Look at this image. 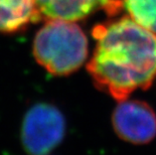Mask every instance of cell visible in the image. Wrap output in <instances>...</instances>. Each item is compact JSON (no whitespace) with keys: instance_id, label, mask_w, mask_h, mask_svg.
Segmentation results:
<instances>
[{"instance_id":"obj_5","label":"cell","mask_w":156,"mask_h":155,"mask_svg":"<svg viewBox=\"0 0 156 155\" xmlns=\"http://www.w3.org/2000/svg\"><path fill=\"white\" fill-rule=\"evenodd\" d=\"M41 17L46 20L73 21L87 17L96 9H104L106 0H36Z\"/></svg>"},{"instance_id":"obj_8","label":"cell","mask_w":156,"mask_h":155,"mask_svg":"<svg viewBox=\"0 0 156 155\" xmlns=\"http://www.w3.org/2000/svg\"><path fill=\"white\" fill-rule=\"evenodd\" d=\"M123 3L124 0H106L104 10L111 16L116 15L123 7Z\"/></svg>"},{"instance_id":"obj_1","label":"cell","mask_w":156,"mask_h":155,"mask_svg":"<svg viewBox=\"0 0 156 155\" xmlns=\"http://www.w3.org/2000/svg\"><path fill=\"white\" fill-rule=\"evenodd\" d=\"M97 44L87 70L96 87L120 102L156 79V33L124 16L93 28Z\"/></svg>"},{"instance_id":"obj_7","label":"cell","mask_w":156,"mask_h":155,"mask_svg":"<svg viewBox=\"0 0 156 155\" xmlns=\"http://www.w3.org/2000/svg\"><path fill=\"white\" fill-rule=\"evenodd\" d=\"M123 6L136 23L156 33V0H124Z\"/></svg>"},{"instance_id":"obj_3","label":"cell","mask_w":156,"mask_h":155,"mask_svg":"<svg viewBox=\"0 0 156 155\" xmlns=\"http://www.w3.org/2000/svg\"><path fill=\"white\" fill-rule=\"evenodd\" d=\"M66 120L52 105L41 103L26 112L21 126V142L30 155H46L64 139Z\"/></svg>"},{"instance_id":"obj_6","label":"cell","mask_w":156,"mask_h":155,"mask_svg":"<svg viewBox=\"0 0 156 155\" xmlns=\"http://www.w3.org/2000/svg\"><path fill=\"white\" fill-rule=\"evenodd\" d=\"M41 17L36 0H0V32L13 33Z\"/></svg>"},{"instance_id":"obj_2","label":"cell","mask_w":156,"mask_h":155,"mask_svg":"<svg viewBox=\"0 0 156 155\" xmlns=\"http://www.w3.org/2000/svg\"><path fill=\"white\" fill-rule=\"evenodd\" d=\"M88 38L73 21L52 19L36 32L32 45L35 61L54 76L71 75L88 58Z\"/></svg>"},{"instance_id":"obj_4","label":"cell","mask_w":156,"mask_h":155,"mask_svg":"<svg viewBox=\"0 0 156 155\" xmlns=\"http://www.w3.org/2000/svg\"><path fill=\"white\" fill-rule=\"evenodd\" d=\"M112 125L119 138L132 144H146L156 137V114L142 101L118 102L112 114Z\"/></svg>"}]
</instances>
